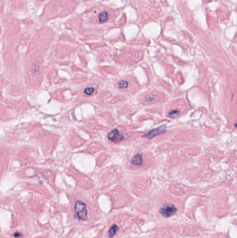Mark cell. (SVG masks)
I'll list each match as a JSON object with an SVG mask.
<instances>
[{
  "instance_id": "obj_9",
  "label": "cell",
  "mask_w": 237,
  "mask_h": 238,
  "mask_svg": "<svg viewBox=\"0 0 237 238\" xmlns=\"http://www.w3.org/2000/svg\"><path fill=\"white\" fill-rule=\"evenodd\" d=\"M94 90H95V89H94L93 87H88V88H86L84 89V93L88 96H91L93 93Z\"/></svg>"
},
{
  "instance_id": "obj_5",
  "label": "cell",
  "mask_w": 237,
  "mask_h": 238,
  "mask_svg": "<svg viewBox=\"0 0 237 238\" xmlns=\"http://www.w3.org/2000/svg\"><path fill=\"white\" fill-rule=\"evenodd\" d=\"M131 164L136 166H141L143 164V159L141 155L138 154L136 155L133 157L132 159H131Z\"/></svg>"
},
{
  "instance_id": "obj_12",
  "label": "cell",
  "mask_w": 237,
  "mask_h": 238,
  "mask_svg": "<svg viewBox=\"0 0 237 238\" xmlns=\"http://www.w3.org/2000/svg\"><path fill=\"white\" fill-rule=\"evenodd\" d=\"M154 96H147L146 98H145V100H146L147 101H150V100H153L154 99Z\"/></svg>"
},
{
  "instance_id": "obj_8",
  "label": "cell",
  "mask_w": 237,
  "mask_h": 238,
  "mask_svg": "<svg viewBox=\"0 0 237 238\" xmlns=\"http://www.w3.org/2000/svg\"><path fill=\"white\" fill-rule=\"evenodd\" d=\"M128 82L125 81V80H122L118 83V87L120 89H125L127 87H128Z\"/></svg>"
},
{
  "instance_id": "obj_10",
  "label": "cell",
  "mask_w": 237,
  "mask_h": 238,
  "mask_svg": "<svg viewBox=\"0 0 237 238\" xmlns=\"http://www.w3.org/2000/svg\"><path fill=\"white\" fill-rule=\"evenodd\" d=\"M178 114H179V112L177 110H173L169 113V116L171 117H175L176 116H177Z\"/></svg>"
},
{
  "instance_id": "obj_3",
  "label": "cell",
  "mask_w": 237,
  "mask_h": 238,
  "mask_svg": "<svg viewBox=\"0 0 237 238\" xmlns=\"http://www.w3.org/2000/svg\"><path fill=\"white\" fill-rule=\"evenodd\" d=\"M166 131V125H162L160 127H158V128H154L152 130H150L149 132H147V134H145V135H143V137H146L148 139H152L155 136L160 135V134H163Z\"/></svg>"
},
{
  "instance_id": "obj_7",
  "label": "cell",
  "mask_w": 237,
  "mask_h": 238,
  "mask_svg": "<svg viewBox=\"0 0 237 238\" xmlns=\"http://www.w3.org/2000/svg\"><path fill=\"white\" fill-rule=\"evenodd\" d=\"M109 19V14L106 11L99 14V21L100 22H105Z\"/></svg>"
},
{
  "instance_id": "obj_6",
  "label": "cell",
  "mask_w": 237,
  "mask_h": 238,
  "mask_svg": "<svg viewBox=\"0 0 237 238\" xmlns=\"http://www.w3.org/2000/svg\"><path fill=\"white\" fill-rule=\"evenodd\" d=\"M118 230V226L117 225H113L109 230V237L110 238H112L116 234V233Z\"/></svg>"
},
{
  "instance_id": "obj_2",
  "label": "cell",
  "mask_w": 237,
  "mask_h": 238,
  "mask_svg": "<svg viewBox=\"0 0 237 238\" xmlns=\"http://www.w3.org/2000/svg\"><path fill=\"white\" fill-rule=\"evenodd\" d=\"M177 210L174 205L169 204L164 206L162 208H161L160 210H159V213L162 214L164 217L168 218L173 215L175 213H177Z\"/></svg>"
},
{
  "instance_id": "obj_11",
  "label": "cell",
  "mask_w": 237,
  "mask_h": 238,
  "mask_svg": "<svg viewBox=\"0 0 237 238\" xmlns=\"http://www.w3.org/2000/svg\"><path fill=\"white\" fill-rule=\"evenodd\" d=\"M14 237H16V238L21 237H22V234L20 232H15V233H14Z\"/></svg>"
},
{
  "instance_id": "obj_4",
  "label": "cell",
  "mask_w": 237,
  "mask_h": 238,
  "mask_svg": "<svg viewBox=\"0 0 237 238\" xmlns=\"http://www.w3.org/2000/svg\"><path fill=\"white\" fill-rule=\"evenodd\" d=\"M108 138L109 140L114 143H118L124 139V136L121 133H120L118 129H114L108 134Z\"/></svg>"
},
{
  "instance_id": "obj_1",
  "label": "cell",
  "mask_w": 237,
  "mask_h": 238,
  "mask_svg": "<svg viewBox=\"0 0 237 238\" xmlns=\"http://www.w3.org/2000/svg\"><path fill=\"white\" fill-rule=\"evenodd\" d=\"M74 213L77 218L80 220H86L87 219L88 211L86 204L81 201H77L74 204Z\"/></svg>"
}]
</instances>
